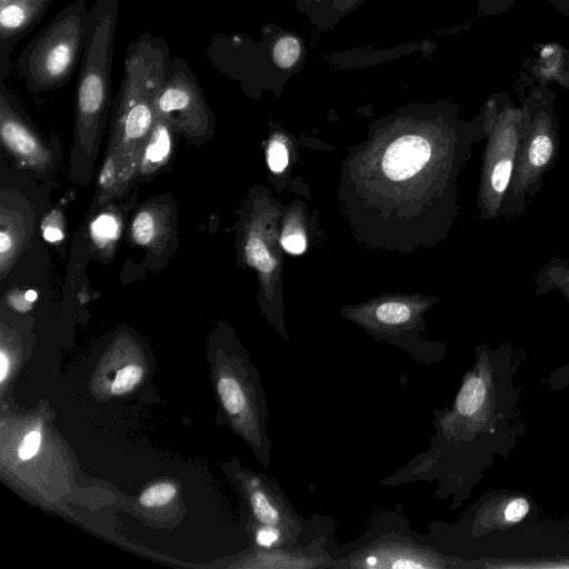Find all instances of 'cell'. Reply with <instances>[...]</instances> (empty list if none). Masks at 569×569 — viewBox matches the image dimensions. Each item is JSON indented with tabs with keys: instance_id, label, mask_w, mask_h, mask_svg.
Segmentation results:
<instances>
[{
	"instance_id": "6da1fadb",
	"label": "cell",
	"mask_w": 569,
	"mask_h": 569,
	"mask_svg": "<svg viewBox=\"0 0 569 569\" xmlns=\"http://www.w3.org/2000/svg\"><path fill=\"white\" fill-rule=\"evenodd\" d=\"M171 60L169 46L161 36L143 32L129 43L94 207L123 194L137 181L141 152L157 118L156 100Z\"/></svg>"
},
{
	"instance_id": "7a4b0ae2",
	"label": "cell",
	"mask_w": 569,
	"mask_h": 569,
	"mask_svg": "<svg viewBox=\"0 0 569 569\" xmlns=\"http://www.w3.org/2000/svg\"><path fill=\"white\" fill-rule=\"evenodd\" d=\"M119 0H94L74 96L73 147L70 180L87 184L111 104V66Z\"/></svg>"
},
{
	"instance_id": "3957f363",
	"label": "cell",
	"mask_w": 569,
	"mask_h": 569,
	"mask_svg": "<svg viewBox=\"0 0 569 569\" xmlns=\"http://www.w3.org/2000/svg\"><path fill=\"white\" fill-rule=\"evenodd\" d=\"M525 126L503 218L516 219L528 208L555 167L560 149V126L556 93L550 84L536 82L521 73L518 80Z\"/></svg>"
},
{
	"instance_id": "277c9868",
	"label": "cell",
	"mask_w": 569,
	"mask_h": 569,
	"mask_svg": "<svg viewBox=\"0 0 569 569\" xmlns=\"http://www.w3.org/2000/svg\"><path fill=\"white\" fill-rule=\"evenodd\" d=\"M89 12L84 0L62 8L20 51L16 69L34 93L64 87L81 61Z\"/></svg>"
},
{
	"instance_id": "5b68a950",
	"label": "cell",
	"mask_w": 569,
	"mask_h": 569,
	"mask_svg": "<svg viewBox=\"0 0 569 569\" xmlns=\"http://www.w3.org/2000/svg\"><path fill=\"white\" fill-rule=\"evenodd\" d=\"M487 116V144L480 181L481 218H503L525 126L523 110L506 92L496 93L483 104Z\"/></svg>"
},
{
	"instance_id": "8992f818",
	"label": "cell",
	"mask_w": 569,
	"mask_h": 569,
	"mask_svg": "<svg viewBox=\"0 0 569 569\" xmlns=\"http://www.w3.org/2000/svg\"><path fill=\"white\" fill-rule=\"evenodd\" d=\"M156 113L176 133L196 144L207 142L214 129V117L194 73L181 58L171 60L167 79L156 100Z\"/></svg>"
},
{
	"instance_id": "52a82bcc",
	"label": "cell",
	"mask_w": 569,
	"mask_h": 569,
	"mask_svg": "<svg viewBox=\"0 0 569 569\" xmlns=\"http://www.w3.org/2000/svg\"><path fill=\"white\" fill-rule=\"evenodd\" d=\"M0 139L17 163L44 174L51 170L53 153L30 122L13 93L0 80Z\"/></svg>"
},
{
	"instance_id": "ba28073f",
	"label": "cell",
	"mask_w": 569,
	"mask_h": 569,
	"mask_svg": "<svg viewBox=\"0 0 569 569\" xmlns=\"http://www.w3.org/2000/svg\"><path fill=\"white\" fill-rule=\"evenodd\" d=\"M52 0H0V80L9 73L12 49L42 19Z\"/></svg>"
},
{
	"instance_id": "9c48e42d",
	"label": "cell",
	"mask_w": 569,
	"mask_h": 569,
	"mask_svg": "<svg viewBox=\"0 0 569 569\" xmlns=\"http://www.w3.org/2000/svg\"><path fill=\"white\" fill-rule=\"evenodd\" d=\"M431 157V146L420 136H403L395 140L382 159L386 176L395 181L413 177Z\"/></svg>"
},
{
	"instance_id": "30bf717a",
	"label": "cell",
	"mask_w": 569,
	"mask_h": 569,
	"mask_svg": "<svg viewBox=\"0 0 569 569\" xmlns=\"http://www.w3.org/2000/svg\"><path fill=\"white\" fill-rule=\"evenodd\" d=\"M170 208L166 203L149 202L132 217L129 233L136 244L159 253L168 243L170 234Z\"/></svg>"
},
{
	"instance_id": "8fae6325",
	"label": "cell",
	"mask_w": 569,
	"mask_h": 569,
	"mask_svg": "<svg viewBox=\"0 0 569 569\" xmlns=\"http://www.w3.org/2000/svg\"><path fill=\"white\" fill-rule=\"evenodd\" d=\"M250 502L253 515L261 525L279 528L288 540L296 542V536L300 530L299 523L279 489L274 495H270L257 486L251 492Z\"/></svg>"
},
{
	"instance_id": "7c38bea8",
	"label": "cell",
	"mask_w": 569,
	"mask_h": 569,
	"mask_svg": "<svg viewBox=\"0 0 569 569\" xmlns=\"http://www.w3.org/2000/svg\"><path fill=\"white\" fill-rule=\"evenodd\" d=\"M177 134L168 121L157 116L152 131L141 152L137 180L151 177L168 163L173 152Z\"/></svg>"
},
{
	"instance_id": "4fadbf2b",
	"label": "cell",
	"mask_w": 569,
	"mask_h": 569,
	"mask_svg": "<svg viewBox=\"0 0 569 569\" xmlns=\"http://www.w3.org/2000/svg\"><path fill=\"white\" fill-rule=\"evenodd\" d=\"M26 219L17 210L1 204L0 216V271L1 277L10 270L27 240Z\"/></svg>"
},
{
	"instance_id": "5bb4252c",
	"label": "cell",
	"mask_w": 569,
	"mask_h": 569,
	"mask_svg": "<svg viewBox=\"0 0 569 569\" xmlns=\"http://www.w3.org/2000/svg\"><path fill=\"white\" fill-rule=\"evenodd\" d=\"M558 290L569 305V259L553 257L540 269L533 279V292L543 296Z\"/></svg>"
},
{
	"instance_id": "9a60e30c",
	"label": "cell",
	"mask_w": 569,
	"mask_h": 569,
	"mask_svg": "<svg viewBox=\"0 0 569 569\" xmlns=\"http://www.w3.org/2000/svg\"><path fill=\"white\" fill-rule=\"evenodd\" d=\"M122 223L114 210H102L90 222L89 234L98 250L109 253L121 234Z\"/></svg>"
},
{
	"instance_id": "2e32d148",
	"label": "cell",
	"mask_w": 569,
	"mask_h": 569,
	"mask_svg": "<svg viewBox=\"0 0 569 569\" xmlns=\"http://www.w3.org/2000/svg\"><path fill=\"white\" fill-rule=\"evenodd\" d=\"M486 398V385L480 377L470 376L462 385L457 399L456 410L462 416H473L479 411Z\"/></svg>"
},
{
	"instance_id": "e0dca14e",
	"label": "cell",
	"mask_w": 569,
	"mask_h": 569,
	"mask_svg": "<svg viewBox=\"0 0 569 569\" xmlns=\"http://www.w3.org/2000/svg\"><path fill=\"white\" fill-rule=\"evenodd\" d=\"M302 41L293 33H286L277 38L272 44L271 58L274 66L281 70H290L300 60Z\"/></svg>"
},
{
	"instance_id": "ac0fdd59",
	"label": "cell",
	"mask_w": 569,
	"mask_h": 569,
	"mask_svg": "<svg viewBox=\"0 0 569 569\" xmlns=\"http://www.w3.org/2000/svg\"><path fill=\"white\" fill-rule=\"evenodd\" d=\"M363 0H325L308 17L318 26L325 28L336 23L340 18L352 11Z\"/></svg>"
},
{
	"instance_id": "d6986e66",
	"label": "cell",
	"mask_w": 569,
	"mask_h": 569,
	"mask_svg": "<svg viewBox=\"0 0 569 569\" xmlns=\"http://www.w3.org/2000/svg\"><path fill=\"white\" fill-rule=\"evenodd\" d=\"M218 392L223 407L230 415H238L243 410L246 406L244 393L234 378H221L218 382Z\"/></svg>"
},
{
	"instance_id": "ffe728a7",
	"label": "cell",
	"mask_w": 569,
	"mask_h": 569,
	"mask_svg": "<svg viewBox=\"0 0 569 569\" xmlns=\"http://www.w3.org/2000/svg\"><path fill=\"white\" fill-rule=\"evenodd\" d=\"M247 261L263 273H269L276 266L263 241L254 236L249 237L244 247Z\"/></svg>"
},
{
	"instance_id": "44dd1931",
	"label": "cell",
	"mask_w": 569,
	"mask_h": 569,
	"mask_svg": "<svg viewBox=\"0 0 569 569\" xmlns=\"http://www.w3.org/2000/svg\"><path fill=\"white\" fill-rule=\"evenodd\" d=\"M176 495V487L171 483H158L148 488L140 497L146 507H159L168 503Z\"/></svg>"
},
{
	"instance_id": "7402d4cb",
	"label": "cell",
	"mask_w": 569,
	"mask_h": 569,
	"mask_svg": "<svg viewBox=\"0 0 569 569\" xmlns=\"http://www.w3.org/2000/svg\"><path fill=\"white\" fill-rule=\"evenodd\" d=\"M378 320L386 325H399L410 318V309L401 302H386L376 310Z\"/></svg>"
},
{
	"instance_id": "603a6c76",
	"label": "cell",
	"mask_w": 569,
	"mask_h": 569,
	"mask_svg": "<svg viewBox=\"0 0 569 569\" xmlns=\"http://www.w3.org/2000/svg\"><path fill=\"white\" fill-rule=\"evenodd\" d=\"M142 378V370L138 366H127L119 370L111 386L114 395H122L130 391Z\"/></svg>"
},
{
	"instance_id": "cb8c5ba5",
	"label": "cell",
	"mask_w": 569,
	"mask_h": 569,
	"mask_svg": "<svg viewBox=\"0 0 569 569\" xmlns=\"http://www.w3.org/2000/svg\"><path fill=\"white\" fill-rule=\"evenodd\" d=\"M288 538L277 527L262 525L256 532V542L263 548H279L288 545Z\"/></svg>"
},
{
	"instance_id": "d4e9b609",
	"label": "cell",
	"mask_w": 569,
	"mask_h": 569,
	"mask_svg": "<svg viewBox=\"0 0 569 569\" xmlns=\"http://www.w3.org/2000/svg\"><path fill=\"white\" fill-rule=\"evenodd\" d=\"M267 160L272 171H282L288 164V151L284 144L277 140L272 141L268 149Z\"/></svg>"
},
{
	"instance_id": "484cf974",
	"label": "cell",
	"mask_w": 569,
	"mask_h": 569,
	"mask_svg": "<svg viewBox=\"0 0 569 569\" xmlns=\"http://www.w3.org/2000/svg\"><path fill=\"white\" fill-rule=\"evenodd\" d=\"M42 236L49 242H58L63 238L62 219L59 213L51 212L42 224Z\"/></svg>"
},
{
	"instance_id": "4316f807",
	"label": "cell",
	"mask_w": 569,
	"mask_h": 569,
	"mask_svg": "<svg viewBox=\"0 0 569 569\" xmlns=\"http://www.w3.org/2000/svg\"><path fill=\"white\" fill-rule=\"evenodd\" d=\"M556 82L569 92V50L563 47L562 57L551 71L548 83Z\"/></svg>"
},
{
	"instance_id": "83f0119b",
	"label": "cell",
	"mask_w": 569,
	"mask_h": 569,
	"mask_svg": "<svg viewBox=\"0 0 569 569\" xmlns=\"http://www.w3.org/2000/svg\"><path fill=\"white\" fill-rule=\"evenodd\" d=\"M528 511V501L523 498H515L503 509V518L510 523L518 522L525 518Z\"/></svg>"
},
{
	"instance_id": "f1b7e54d",
	"label": "cell",
	"mask_w": 569,
	"mask_h": 569,
	"mask_svg": "<svg viewBox=\"0 0 569 569\" xmlns=\"http://www.w3.org/2000/svg\"><path fill=\"white\" fill-rule=\"evenodd\" d=\"M41 443V435L39 431L29 432L22 440L18 455L20 459L28 460L36 456Z\"/></svg>"
},
{
	"instance_id": "f546056e",
	"label": "cell",
	"mask_w": 569,
	"mask_h": 569,
	"mask_svg": "<svg viewBox=\"0 0 569 569\" xmlns=\"http://www.w3.org/2000/svg\"><path fill=\"white\" fill-rule=\"evenodd\" d=\"M281 244L287 251L295 254L301 253L306 249L305 237L296 232L283 234L281 238Z\"/></svg>"
},
{
	"instance_id": "4dcf8cb0",
	"label": "cell",
	"mask_w": 569,
	"mask_h": 569,
	"mask_svg": "<svg viewBox=\"0 0 569 569\" xmlns=\"http://www.w3.org/2000/svg\"><path fill=\"white\" fill-rule=\"evenodd\" d=\"M325 0H298L297 6L307 16L323 3Z\"/></svg>"
},
{
	"instance_id": "1f68e13d",
	"label": "cell",
	"mask_w": 569,
	"mask_h": 569,
	"mask_svg": "<svg viewBox=\"0 0 569 569\" xmlns=\"http://www.w3.org/2000/svg\"><path fill=\"white\" fill-rule=\"evenodd\" d=\"M558 12L569 18V0H546Z\"/></svg>"
},
{
	"instance_id": "d6a6232c",
	"label": "cell",
	"mask_w": 569,
	"mask_h": 569,
	"mask_svg": "<svg viewBox=\"0 0 569 569\" xmlns=\"http://www.w3.org/2000/svg\"><path fill=\"white\" fill-rule=\"evenodd\" d=\"M9 359L3 350L0 351V381L3 382L9 372Z\"/></svg>"
}]
</instances>
